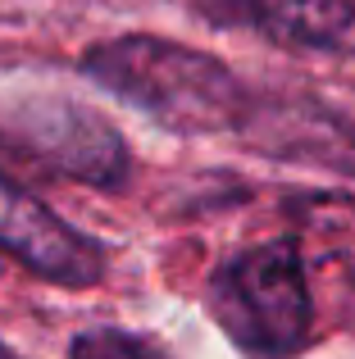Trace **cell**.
<instances>
[{
  "instance_id": "obj_3",
  "label": "cell",
  "mask_w": 355,
  "mask_h": 359,
  "mask_svg": "<svg viewBox=\"0 0 355 359\" xmlns=\"http://www.w3.org/2000/svg\"><path fill=\"white\" fill-rule=\"evenodd\" d=\"M128 146L100 114L73 100H32L0 132V173H46L87 187H119L128 177Z\"/></svg>"
},
{
  "instance_id": "obj_5",
  "label": "cell",
  "mask_w": 355,
  "mask_h": 359,
  "mask_svg": "<svg viewBox=\"0 0 355 359\" xmlns=\"http://www.w3.org/2000/svg\"><path fill=\"white\" fill-rule=\"evenodd\" d=\"M232 5L274 41L355 55V0H232Z\"/></svg>"
},
{
  "instance_id": "obj_4",
  "label": "cell",
  "mask_w": 355,
  "mask_h": 359,
  "mask_svg": "<svg viewBox=\"0 0 355 359\" xmlns=\"http://www.w3.org/2000/svg\"><path fill=\"white\" fill-rule=\"evenodd\" d=\"M0 250L55 287L87 291L105 278L100 245L73 223L55 219L32 191H23L5 173H0Z\"/></svg>"
},
{
  "instance_id": "obj_1",
  "label": "cell",
  "mask_w": 355,
  "mask_h": 359,
  "mask_svg": "<svg viewBox=\"0 0 355 359\" xmlns=\"http://www.w3.org/2000/svg\"><path fill=\"white\" fill-rule=\"evenodd\" d=\"M82 73L109 96L151 114L160 128L182 137L246 132L255 96L237 82L223 60L151 32H128L96 41L82 55Z\"/></svg>"
},
{
  "instance_id": "obj_6",
  "label": "cell",
  "mask_w": 355,
  "mask_h": 359,
  "mask_svg": "<svg viewBox=\"0 0 355 359\" xmlns=\"http://www.w3.org/2000/svg\"><path fill=\"white\" fill-rule=\"evenodd\" d=\"M69 359H169V351L123 327H91V332L73 337Z\"/></svg>"
},
{
  "instance_id": "obj_2",
  "label": "cell",
  "mask_w": 355,
  "mask_h": 359,
  "mask_svg": "<svg viewBox=\"0 0 355 359\" xmlns=\"http://www.w3.org/2000/svg\"><path fill=\"white\" fill-rule=\"evenodd\" d=\"M210 305L223 332L255 359H292L314 332L310 278L292 241L232 255L210 282Z\"/></svg>"
},
{
  "instance_id": "obj_7",
  "label": "cell",
  "mask_w": 355,
  "mask_h": 359,
  "mask_svg": "<svg viewBox=\"0 0 355 359\" xmlns=\"http://www.w3.org/2000/svg\"><path fill=\"white\" fill-rule=\"evenodd\" d=\"M0 359H18V355H14V351H5V346H0Z\"/></svg>"
}]
</instances>
